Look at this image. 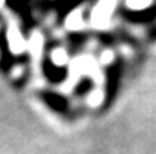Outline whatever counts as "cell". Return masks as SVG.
I'll return each instance as SVG.
<instances>
[{
    "mask_svg": "<svg viewBox=\"0 0 156 154\" xmlns=\"http://www.w3.org/2000/svg\"><path fill=\"white\" fill-rule=\"evenodd\" d=\"M9 46L14 53H21L26 49V43L15 27H11V30H9Z\"/></svg>",
    "mask_w": 156,
    "mask_h": 154,
    "instance_id": "7a4b0ae2",
    "label": "cell"
},
{
    "mask_svg": "<svg viewBox=\"0 0 156 154\" xmlns=\"http://www.w3.org/2000/svg\"><path fill=\"white\" fill-rule=\"evenodd\" d=\"M65 24H67V27L71 29V30H79V29L83 27L85 21H83V18H82V14H80L79 11H74V12H71V14L68 15Z\"/></svg>",
    "mask_w": 156,
    "mask_h": 154,
    "instance_id": "3957f363",
    "label": "cell"
},
{
    "mask_svg": "<svg viewBox=\"0 0 156 154\" xmlns=\"http://www.w3.org/2000/svg\"><path fill=\"white\" fill-rule=\"evenodd\" d=\"M114 8H115V0H100L91 14V24L96 29L108 27Z\"/></svg>",
    "mask_w": 156,
    "mask_h": 154,
    "instance_id": "6da1fadb",
    "label": "cell"
},
{
    "mask_svg": "<svg viewBox=\"0 0 156 154\" xmlns=\"http://www.w3.org/2000/svg\"><path fill=\"white\" fill-rule=\"evenodd\" d=\"M100 100H102V94H100L99 91L93 92V94H91V97H90V101L93 103V104H97V103H100Z\"/></svg>",
    "mask_w": 156,
    "mask_h": 154,
    "instance_id": "52a82bcc",
    "label": "cell"
},
{
    "mask_svg": "<svg viewBox=\"0 0 156 154\" xmlns=\"http://www.w3.org/2000/svg\"><path fill=\"white\" fill-rule=\"evenodd\" d=\"M126 3L130 9H135V11H144L150 6V0H127Z\"/></svg>",
    "mask_w": 156,
    "mask_h": 154,
    "instance_id": "5b68a950",
    "label": "cell"
},
{
    "mask_svg": "<svg viewBox=\"0 0 156 154\" xmlns=\"http://www.w3.org/2000/svg\"><path fill=\"white\" fill-rule=\"evenodd\" d=\"M152 36H153V38H156V29H155V30H153V33H152Z\"/></svg>",
    "mask_w": 156,
    "mask_h": 154,
    "instance_id": "9c48e42d",
    "label": "cell"
},
{
    "mask_svg": "<svg viewBox=\"0 0 156 154\" xmlns=\"http://www.w3.org/2000/svg\"><path fill=\"white\" fill-rule=\"evenodd\" d=\"M29 49H30V51H32L34 54L40 53V49H41V38L35 35V36L30 39V43H29Z\"/></svg>",
    "mask_w": 156,
    "mask_h": 154,
    "instance_id": "8992f818",
    "label": "cell"
},
{
    "mask_svg": "<svg viewBox=\"0 0 156 154\" xmlns=\"http://www.w3.org/2000/svg\"><path fill=\"white\" fill-rule=\"evenodd\" d=\"M109 60H112V54H111L109 51H105V54L102 56V62L106 63V62H109Z\"/></svg>",
    "mask_w": 156,
    "mask_h": 154,
    "instance_id": "ba28073f",
    "label": "cell"
},
{
    "mask_svg": "<svg viewBox=\"0 0 156 154\" xmlns=\"http://www.w3.org/2000/svg\"><path fill=\"white\" fill-rule=\"evenodd\" d=\"M67 60H68V57H67V53H65L64 50H61V49L53 50V53H52V62L55 63V65L62 67V65H65V63H67Z\"/></svg>",
    "mask_w": 156,
    "mask_h": 154,
    "instance_id": "277c9868",
    "label": "cell"
}]
</instances>
